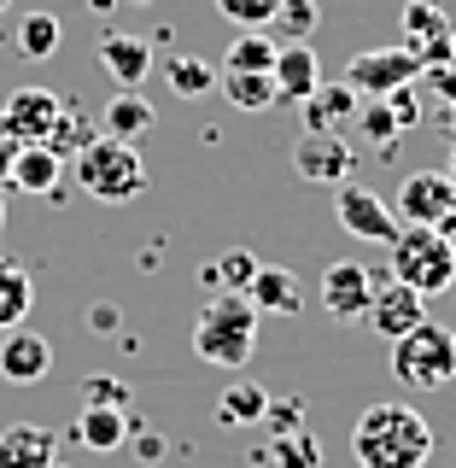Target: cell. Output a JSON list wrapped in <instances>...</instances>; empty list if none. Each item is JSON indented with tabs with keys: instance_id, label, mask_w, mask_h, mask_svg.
<instances>
[{
	"instance_id": "obj_1",
	"label": "cell",
	"mask_w": 456,
	"mask_h": 468,
	"mask_svg": "<svg viewBox=\"0 0 456 468\" xmlns=\"http://www.w3.org/2000/svg\"><path fill=\"white\" fill-rule=\"evenodd\" d=\"M351 451L363 468H428L433 421L416 404H369L351 428Z\"/></svg>"
},
{
	"instance_id": "obj_2",
	"label": "cell",
	"mask_w": 456,
	"mask_h": 468,
	"mask_svg": "<svg viewBox=\"0 0 456 468\" xmlns=\"http://www.w3.org/2000/svg\"><path fill=\"white\" fill-rule=\"evenodd\" d=\"M194 351L211 369H246L258 351V311L246 292H211V304L194 316Z\"/></svg>"
},
{
	"instance_id": "obj_3",
	"label": "cell",
	"mask_w": 456,
	"mask_h": 468,
	"mask_svg": "<svg viewBox=\"0 0 456 468\" xmlns=\"http://www.w3.org/2000/svg\"><path fill=\"white\" fill-rule=\"evenodd\" d=\"M77 187L100 205H129L146 194V158L135 153V141L94 135L77 153Z\"/></svg>"
},
{
	"instance_id": "obj_4",
	"label": "cell",
	"mask_w": 456,
	"mask_h": 468,
	"mask_svg": "<svg viewBox=\"0 0 456 468\" xmlns=\"http://www.w3.org/2000/svg\"><path fill=\"white\" fill-rule=\"evenodd\" d=\"M392 375L409 392H445L456 380V328L421 316L416 328H404L392 340Z\"/></svg>"
},
{
	"instance_id": "obj_5",
	"label": "cell",
	"mask_w": 456,
	"mask_h": 468,
	"mask_svg": "<svg viewBox=\"0 0 456 468\" xmlns=\"http://www.w3.org/2000/svg\"><path fill=\"white\" fill-rule=\"evenodd\" d=\"M392 275H398L404 287H416L421 299H433V292L456 287V252L439 240V229L404 223L398 240H392Z\"/></svg>"
},
{
	"instance_id": "obj_6",
	"label": "cell",
	"mask_w": 456,
	"mask_h": 468,
	"mask_svg": "<svg viewBox=\"0 0 456 468\" xmlns=\"http://www.w3.org/2000/svg\"><path fill=\"white\" fill-rule=\"evenodd\" d=\"M334 217H340L345 234H357V240H369V246H392V240H398V229H404L398 211H392L375 187H357V182L334 187Z\"/></svg>"
},
{
	"instance_id": "obj_7",
	"label": "cell",
	"mask_w": 456,
	"mask_h": 468,
	"mask_svg": "<svg viewBox=\"0 0 456 468\" xmlns=\"http://www.w3.org/2000/svg\"><path fill=\"white\" fill-rule=\"evenodd\" d=\"M345 82L357 88L363 100H380V94H392V88H404V82H421V58L409 48H369V53H357L345 65Z\"/></svg>"
},
{
	"instance_id": "obj_8",
	"label": "cell",
	"mask_w": 456,
	"mask_h": 468,
	"mask_svg": "<svg viewBox=\"0 0 456 468\" xmlns=\"http://www.w3.org/2000/svg\"><path fill=\"white\" fill-rule=\"evenodd\" d=\"M58 94L53 88H18V94H6V106H0V141H48L53 123H58Z\"/></svg>"
},
{
	"instance_id": "obj_9",
	"label": "cell",
	"mask_w": 456,
	"mask_h": 468,
	"mask_svg": "<svg viewBox=\"0 0 456 468\" xmlns=\"http://www.w3.org/2000/svg\"><path fill=\"white\" fill-rule=\"evenodd\" d=\"M451 41H456V24L445 18V6H439V0H409L398 48H409L421 58V70H428V65H445L451 58Z\"/></svg>"
},
{
	"instance_id": "obj_10",
	"label": "cell",
	"mask_w": 456,
	"mask_h": 468,
	"mask_svg": "<svg viewBox=\"0 0 456 468\" xmlns=\"http://www.w3.org/2000/svg\"><path fill=\"white\" fill-rule=\"evenodd\" d=\"M357 112H363V94L351 82H316L311 94L299 100V117H304V129H311V135H345L351 141Z\"/></svg>"
},
{
	"instance_id": "obj_11",
	"label": "cell",
	"mask_w": 456,
	"mask_h": 468,
	"mask_svg": "<svg viewBox=\"0 0 456 468\" xmlns=\"http://www.w3.org/2000/svg\"><path fill=\"white\" fill-rule=\"evenodd\" d=\"M53 375V346L41 340L36 328H6L0 334V380L6 387H41Z\"/></svg>"
},
{
	"instance_id": "obj_12",
	"label": "cell",
	"mask_w": 456,
	"mask_h": 468,
	"mask_svg": "<svg viewBox=\"0 0 456 468\" xmlns=\"http://www.w3.org/2000/svg\"><path fill=\"white\" fill-rule=\"evenodd\" d=\"M421 316H428V299H421L416 287H404L398 275H392V282L380 275V282H375V299H369V311H363V322H369V328H375L387 346L398 340L404 328H416Z\"/></svg>"
},
{
	"instance_id": "obj_13",
	"label": "cell",
	"mask_w": 456,
	"mask_h": 468,
	"mask_svg": "<svg viewBox=\"0 0 456 468\" xmlns=\"http://www.w3.org/2000/svg\"><path fill=\"white\" fill-rule=\"evenodd\" d=\"M292 170L316 187H340V182H351V141L345 135H311L304 129L292 141Z\"/></svg>"
},
{
	"instance_id": "obj_14",
	"label": "cell",
	"mask_w": 456,
	"mask_h": 468,
	"mask_svg": "<svg viewBox=\"0 0 456 468\" xmlns=\"http://www.w3.org/2000/svg\"><path fill=\"white\" fill-rule=\"evenodd\" d=\"M451 205H456V182H451L445 170H409L404 182H398V223L433 229Z\"/></svg>"
},
{
	"instance_id": "obj_15",
	"label": "cell",
	"mask_w": 456,
	"mask_h": 468,
	"mask_svg": "<svg viewBox=\"0 0 456 468\" xmlns=\"http://www.w3.org/2000/svg\"><path fill=\"white\" fill-rule=\"evenodd\" d=\"M375 282L380 275L375 270H363V263H328V275H322V311H328L334 322H351V316H363L369 311V299H375Z\"/></svg>"
},
{
	"instance_id": "obj_16",
	"label": "cell",
	"mask_w": 456,
	"mask_h": 468,
	"mask_svg": "<svg viewBox=\"0 0 456 468\" xmlns=\"http://www.w3.org/2000/svg\"><path fill=\"white\" fill-rule=\"evenodd\" d=\"M58 463V433L48 421H12L0 433V468H53Z\"/></svg>"
},
{
	"instance_id": "obj_17",
	"label": "cell",
	"mask_w": 456,
	"mask_h": 468,
	"mask_svg": "<svg viewBox=\"0 0 456 468\" xmlns=\"http://www.w3.org/2000/svg\"><path fill=\"white\" fill-rule=\"evenodd\" d=\"M246 299H252L258 316H299V311H304L299 275L281 270V263H258V275L246 282Z\"/></svg>"
},
{
	"instance_id": "obj_18",
	"label": "cell",
	"mask_w": 456,
	"mask_h": 468,
	"mask_svg": "<svg viewBox=\"0 0 456 468\" xmlns=\"http://www.w3.org/2000/svg\"><path fill=\"white\" fill-rule=\"evenodd\" d=\"M270 77H275V94H281L287 106H299V100H304V94H311V88L322 82L316 48H311V41H281V48H275Z\"/></svg>"
},
{
	"instance_id": "obj_19",
	"label": "cell",
	"mask_w": 456,
	"mask_h": 468,
	"mask_svg": "<svg viewBox=\"0 0 456 468\" xmlns=\"http://www.w3.org/2000/svg\"><path fill=\"white\" fill-rule=\"evenodd\" d=\"M100 65H106V77L117 88H141L146 70H153V41L129 36V29H111V36L100 41Z\"/></svg>"
},
{
	"instance_id": "obj_20",
	"label": "cell",
	"mask_w": 456,
	"mask_h": 468,
	"mask_svg": "<svg viewBox=\"0 0 456 468\" xmlns=\"http://www.w3.org/2000/svg\"><path fill=\"white\" fill-rule=\"evenodd\" d=\"M58 182H65V158L53 146H41V141L18 146V158H12V194H58Z\"/></svg>"
},
{
	"instance_id": "obj_21",
	"label": "cell",
	"mask_w": 456,
	"mask_h": 468,
	"mask_svg": "<svg viewBox=\"0 0 456 468\" xmlns=\"http://www.w3.org/2000/svg\"><path fill=\"white\" fill-rule=\"evenodd\" d=\"M217 88H223V100H228L234 112H270V106H281L270 70H217Z\"/></svg>"
},
{
	"instance_id": "obj_22",
	"label": "cell",
	"mask_w": 456,
	"mask_h": 468,
	"mask_svg": "<svg viewBox=\"0 0 456 468\" xmlns=\"http://www.w3.org/2000/svg\"><path fill=\"white\" fill-rule=\"evenodd\" d=\"M77 439L88 451H123L129 445V410L123 404H88L77 421Z\"/></svg>"
},
{
	"instance_id": "obj_23",
	"label": "cell",
	"mask_w": 456,
	"mask_h": 468,
	"mask_svg": "<svg viewBox=\"0 0 456 468\" xmlns=\"http://www.w3.org/2000/svg\"><path fill=\"white\" fill-rule=\"evenodd\" d=\"M153 123H158V112H153V100H146V94H135V88L111 94V106H106V135H117V141H141Z\"/></svg>"
},
{
	"instance_id": "obj_24",
	"label": "cell",
	"mask_w": 456,
	"mask_h": 468,
	"mask_svg": "<svg viewBox=\"0 0 456 468\" xmlns=\"http://www.w3.org/2000/svg\"><path fill=\"white\" fill-rule=\"evenodd\" d=\"M263 410H270V392L258 380H228L223 399H217V421L223 428H252V421H263Z\"/></svg>"
},
{
	"instance_id": "obj_25",
	"label": "cell",
	"mask_w": 456,
	"mask_h": 468,
	"mask_svg": "<svg viewBox=\"0 0 456 468\" xmlns=\"http://www.w3.org/2000/svg\"><path fill=\"white\" fill-rule=\"evenodd\" d=\"M29 304H36V282H29L24 263L0 258V334L18 328V322L29 316Z\"/></svg>"
},
{
	"instance_id": "obj_26",
	"label": "cell",
	"mask_w": 456,
	"mask_h": 468,
	"mask_svg": "<svg viewBox=\"0 0 456 468\" xmlns=\"http://www.w3.org/2000/svg\"><path fill=\"white\" fill-rule=\"evenodd\" d=\"M275 48H281V41H275L270 29H240V36L228 41V53H223V70H270Z\"/></svg>"
},
{
	"instance_id": "obj_27",
	"label": "cell",
	"mask_w": 456,
	"mask_h": 468,
	"mask_svg": "<svg viewBox=\"0 0 456 468\" xmlns=\"http://www.w3.org/2000/svg\"><path fill=\"white\" fill-rule=\"evenodd\" d=\"M58 18L53 12H24V24H18V53L24 58H53L58 53Z\"/></svg>"
},
{
	"instance_id": "obj_28",
	"label": "cell",
	"mask_w": 456,
	"mask_h": 468,
	"mask_svg": "<svg viewBox=\"0 0 456 468\" xmlns=\"http://www.w3.org/2000/svg\"><path fill=\"white\" fill-rule=\"evenodd\" d=\"M252 275H258V258L234 246V252H223L211 270H205V287H217V292H246V282H252Z\"/></svg>"
},
{
	"instance_id": "obj_29",
	"label": "cell",
	"mask_w": 456,
	"mask_h": 468,
	"mask_svg": "<svg viewBox=\"0 0 456 468\" xmlns=\"http://www.w3.org/2000/svg\"><path fill=\"white\" fill-rule=\"evenodd\" d=\"M270 463H281V468H322V451H316V439L304 428H292V433H275Z\"/></svg>"
},
{
	"instance_id": "obj_30",
	"label": "cell",
	"mask_w": 456,
	"mask_h": 468,
	"mask_svg": "<svg viewBox=\"0 0 456 468\" xmlns=\"http://www.w3.org/2000/svg\"><path fill=\"white\" fill-rule=\"evenodd\" d=\"M170 88H175V94H182V100H199V94H211V82H217V70L211 65H205V58H170Z\"/></svg>"
},
{
	"instance_id": "obj_31",
	"label": "cell",
	"mask_w": 456,
	"mask_h": 468,
	"mask_svg": "<svg viewBox=\"0 0 456 468\" xmlns=\"http://www.w3.org/2000/svg\"><path fill=\"white\" fill-rule=\"evenodd\" d=\"M316 18H322L316 0H281V6H275V24H270V29H281L275 41H311Z\"/></svg>"
},
{
	"instance_id": "obj_32",
	"label": "cell",
	"mask_w": 456,
	"mask_h": 468,
	"mask_svg": "<svg viewBox=\"0 0 456 468\" xmlns=\"http://www.w3.org/2000/svg\"><path fill=\"white\" fill-rule=\"evenodd\" d=\"M357 129H363V135H369V141L380 146V153L392 146V135H404V129H398V117L387 112V100H363V112H357Z\"/></svg>"
},
{
	"instance_id": "obj_33",
	"label": "cell",
	"mask_w": 456,
	"mask_h": 468,
	"mask_svg": "<svg viewBox=\"0 0 456 468\" xmlns=\"http://www.w3.org/2000/svg\"><path fill=\"white\" fill-rule=\"evenodd\" d=\"M275 6H281V0H217V12H223L228 24H240V29H270Z\"/></svg>"
},
{
	"instance_id": "obj_34",
	"label": "cell",
	"mask_w": 456,
	"mask_h": 468,
	"mask_svg": "<svg viewBox=\"0 0 456 468\" xmlns=\"http://www.w3.org/2000/svg\"><path fill=\"white\" fill-rule=\"evenodd\" d=\"M88 141H94V135H88V129H82V117H77V112H70V117H65V112H58V123H53V135H48V141H41V146H53V153H58V158H65V153H82V146H88Z\"/></svg>"
},
{
	"instance_id": "obj_35",
	"label": "cell",
	"mask_w": 456,
	"mask_h": 468,
	"mask_svg": "<svg viewBox=\"0 0 456 468\" xmlns=\"http://www.w3.org/2000/svg\"><path fill=\"white\" fill-rule=\"evenodd\" d=\"M421 88L416 82H404V88H392V94H380V100H387V112L392 117H398V129H409V123H416V117H421Z\"/></svg>"
},
{
	"instance_id": "obj_36",
	"label": "cell",
	"mask_w": 456,
	"mask_h": 468,
	"mask_svg": "<svg viewBox=\"0 0 456 468\" xmlns=\"http://www.w3.org/2000/svg\"><path fill=\"white\" fill-rule=\"evenodd\" d=\"M88 404H123L129 410V387H123V380H88Z\"/></svg>"
},
{
	"instance_id": "obj_37",
	"label": "cell",
	"mask_w": 456,
	"mask_h": 468,
	"mask_svg": "<svg viewBox=\"0 0 456 468\" xmlns=\"http://www.w3.org/2000/svg\"><path fill=\"white\" fill-rule=\"evenodd\" d=\"M88 322H94V334H117V322H123V316H117L111 304H94V311H88Z\"/></svg>"
},
{
	"instance_id": "obj_38",
	"label": "cell",
	"mask_w": 456,
	"mask_h": 468,
	"mask_svg": "<svg viewBox=\"0 0 456 468\" xmlns=\"http://www.w3.org/2000/svg\"><path fill=\"white\" fill-rule=\"evenodd\" d=\"M12 158H18V141H0V194L12 187Z\"/></svg>"
},
{
	"instance_id": "obj_39",
	"label": "cell",
	"mask_w": 456,
	"mask_h": 468,
	"mask_svg": "<svg viewBox=\"0 0 456 468\" xmlns=\"http://www.w3.org/2000/svg\"><path fill=\"white\" fill-rule=\"evenodd\" d=\"M433 229H439V240H445V246H451V252H456V205H451V211H445V217H439V223H433Z\"/></svg>"
},
{
	"instance_id": "obj_40",
	"label": "cell",
	"mask_w": 456,
	"mask_h": 468,
	"mask_svg": "<svg viewBox=\"0 0 456 468\" xmlns=\"http://www.w3.org/2000/svg\"><path fill=\"white\" fill-rule=\"evenodd\" d=\"M445 123H451V135H456V100H451V112H445Z\"/></svg>"
},
{
	"instance_id": "obj_41",
	"label": "cell",
	"mask_w": 456,
	"mask_h": 468,
	"mask_svg": "<svg viewBox=\"0 0 456 468\" xmlns=\"http://www.w3.org/2000/svg\"><path fill=\"white\" fill-rule=\"evenodd\" d=\"M0 234H6V199H0Z\"/></svg>"
},
{
	"instance_id": "obj_42",
	"label": "cell",
	"mask_w": 456,
	"mask_h": 468,
	"mask_svg": "<svg viewBox=\"0 0 456 468\" xmlns=\"http://www.w3.org/2000/svg\"><path fill=\"white\" fill-rule=\"evenodd\" d=\"M445 176H451V182H456V153H451V165H445Z\"/></svg>"
},
{
	"instance_id": "obj_43",
	"label": "cell",
	"mask_w": 456,
	"mask_h": 468,
	"mask_svg": "<svg viewBox=\"0 0 456 468\" xmlns=\"http://www.w3.org/2000/svg\"><path fill=\"white\" fill-rule=\"evenodd\" d=\"M6 6H12V0H0V12H6Z\"/></svg>"
},
{
	"instance_id": "obj_44",
	"label": "cell",
	"mask_w": 456,
	"mask_h": 468,
	"mask_svg": "<svg viewBox=\"0 0 456 468\" xmlns=\"http://www.w3.org/2000/svg\"><path fill=\"white\" fill-rule=\"evenodd\" d=\"M451 58H456V41H451Z\"/></svg>"
},
{
	"instance_id": "obj_45",
	"label": "cell",
	"mask_w": 456,
	"mask_h": 468,
	"mask_svg": "<svg viewBox=\"0 0 456 468\" xmlns=\"http://www.w3.org/2000/svg\"><path fill=\"white\" fill-rule=\"evenodd\" d=\"M135 6H146V0H135Z\"/></svg>"
},
{
	"instance_id": "obj_46",
	"label": "cell",
	"mask_w": 456,
	"mask_h": 468,
	"mask_svg": "<svg viewBox=\"0 0 456 468\" xmlns=\"http://www.w3.org/2000/svg\"><path fill=\"white\" fill-rule=\"evenodd\" d=\"M451 292H456V287H451Z\"/></svg>"
},
{
	"instance_id": "obj_47",
	"label": "cell",
	"mask_w": 456,
	"mask_h": 468,
	"mask_svg": "<svg viewBox=\"0 0 456 468\" xmlns=\"http://www.w3.org/2000/svg\"><path fill=\"white\" fill-rule=\"evenodd\" d=\"M53 468H58V463H53Z\"/></svg>"
}]
</instances>
